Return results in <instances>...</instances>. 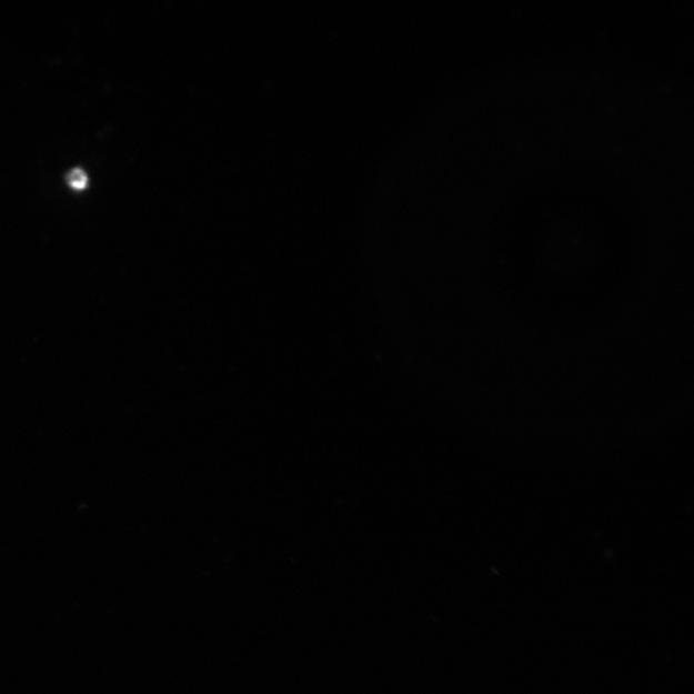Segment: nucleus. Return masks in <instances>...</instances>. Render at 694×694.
I'll return each instance as SVG.
<instances>
[{"mask_svg":"<svg viewBox=\"0 0 694 694\" xmlns=\"http://www.w3.org/2000/svg\"><path fill=\"white\" fill-rule=\"evenodd\" d=\"M68 182L73 190L83 191L88 185V177L83 170L73 169L68 175Z\"/></svg>","mask_w":694,"mask_h":694,"instance_id":"obj_1","label":"nucleus"}]
</instances>
